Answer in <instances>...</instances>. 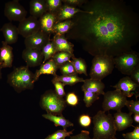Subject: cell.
<instances>
[{
  "label": "cell",
  "mask_w": 139,
  "mask_h": 139,
  "mask_svg": "<svg viewBox=\"0 0 139 139\" xmlns=\"http://www.w3.org/2000/svg\"><path fill=\"white\" fill-rule=\"evenodd\" d=\"M17 27L19 34L25 38L34 34L40 30L38 19L31 15L20 22Z\"/></svg>",
  "instance_id": "cell-9"
},
{
  "label": "cell",
  "mask_w": 139,
  "mask_h": 139,
  "mask_svg": "<svg viewBox=\"0 0 139 139\" xmlns=\"http://www.w3.org/2000/svg\"><path fill=\"white\" fill-rule=\"evenodd\" d=\"M83 7L89 13L76 14L68 38L77 40L94 56L114 57L132 50L139 40V17L122 0L87 1Z\"/></svg>",
  "instance_id": "cell-1"
},
{
  "label": "cell",
  "mask_w": 139,
  "mask_h": 139,
  "mask_svg": "<svg viewBox=\"0 0 139 139\" xmlns=\"http://www.w3.org/2000/svg\"><path fill=\"white\" fill-rule=\"evenodd\" d=\"M83 101L86 107H90L96 100L99 99V95L94 93L84 91Z\"/></svg>",
  "instance_id": "cell-31"
},
{
  "label": "cell",
  "mask_w": 139,
  "mask_h": 139,
  "mask_svg": "<svg viewBox=\"0 0 139 139\" xmlns=\"http://www.w3.org/2000/svg\"><path fill=\"white\" fill-rule=\"evenodd\" d=\"M79 122L82 126L85 127H88L91 123V118L88 115H81L79 117Z\"/></svg>",
  "instance_id": "cell-36"
},
{
  "label": "cell",
  "mask_w": 139,
  "mask_h": 139,
  "mask_svg": "<svg viewBox=\"0 0 139 139\" xmlns=\"http://www.w3.org/2000/svg\"><path fill=\"white\" fill-rule=\"evenodd\" d=\"M50 35L40 30L34 34L25 38V48L41 50L50 40Z\"/></svg>",
  "instance_id": "cell-11"
},
{
  "label": "cell",
  "mask_w": 139,
  "mask_h": 139,
  "mask_svg": "<svg viewBox=\"0 0 139 139\" xmlns=\"http://www.w3.org/2000/svg\"><path fill=\"white\" fill-rule=\"evenodd\" d=\"M102 104L103 111L106 112L110 110L121 111L125 106L127 100L126 97L119 90L116 89L105 92Z\"/></svg>",
  "instance_id": "cell-7"
},
{
  "label": "cell",
  "mask_w": 139,
  "mask_h": 139,
  "mask_svg": "<svg viewBox=\"0 0 139 139\" xmlns=\"http://www.w3.org/2000/svg\"><path fill=\"white\" fill-rule=\"evenodd\" d=\"M44 57L42 64L52 58L57 52L55 45L53 40L52 39L44 46L41 50Z\"/></svg>",
  "instance_id": "cell-25"
},
{
  "label": "cell",
  "mask_w": 139,
  "mask_h": 139,
  "mask_svg": "<svg viewBox=\"0 0 139 139\" xmlns=\"http://www.w3.org/2000/svg\"><path fill=\"white\" fill-rule=\"evenodd\" d=\"M40 105L47 113L56 116L63 115L62 112L66 107L65 101L59 97L55 92L48 91L41 96Z\"/></svg>",
  "instance_id": "cell-6"
},
{
  "label": "cell",
  "mask_w": 139,
  "mask_h": 139,
  "mask_svg": "<svg viewBox=\"0 0 139 139\" xmlns=\"http://www.w3.org/2000/svg\"><path fill=\"white\" fill-rule=\"evenodd\" d=\"M133 131L123 134L122 135L125 139H139V125L134 127Z\"/></svg>",
  "instance_id": "cell-35"
},
{
  "label": "cell",
  "mask_w": 139,
  "mask_h": 139,
  "mask_svg": "<svg viewBox=\"0 0 139 139\" xmlns=\"http://www.w3.org/2000/svg\"><path fill=\"white\" fill-rule=\"evenodd\" d=\"M74 129L68 132L66 130H59L51 135H49L45 139H65L66 137H68L73 134Z\"/></svg>",
  "instance_id": "cell-30"
},
{
  "label": "cell",
  "mask_w": 139,
  "mask_h": 139,
  "mask_svg": "<svg viewBox=\"0 0 139 139\" xmlns=\"http://www.w3.org/2000/svg\"><path fill=\"white\" fill-rule=\"evenodd\" d=\"M22 56L28 67L41 65L44 59L41 50L35 49L25 48L22 52Z\"/></svg>",
  "instance_id": "cell-12"
},
{
  "label": "cell",
  "mask_w": 139,
  "mask_h": 139,
  "mask_svg": "<svg viewBox=\"0 0 139 139\" xmlns=\"http://www.w3.org/2000/svg\"><path fill=\"white\" fill-rule=\"evenodd\" d=\"M125 106L128 109L129 113L132 114H139V101L127 100Z\"/></svg>",
  "instance_id": "cell-32"
},
{
  "label": "cell",
  "mask_w": 139,
  "mask_h": 139,
  "mask_svg": "<svg viewBox=\"0 0 139 139\" xmlns=\"http://www.w3.org/2000/svg\"><path fill=\"white\" fill-rule=\"evenodd\" d=\"M114 66V57L107 55L95 56L90 69V78L101 81L111 73Z\"/></svg>",
  "instance_id": "cell-4"
},
{
  "label": "cell",
  "mask_w": 139,
  "mask_h": 139,
  "mask_svg": "<svg viewBox=\"0 0 139 139\" xmlns=\"http://www.w3.org/2000/svg\"><path fill=\"white\" fill-rule=\"evenodd\" d=\"M99 110L93 117L94 139H113L117 131L114 117L109 113Z\"/></svg>",
  "instance_id": "cell-2"
},
{
  "label": "cell",
  "mask_w": 139,
  "mask_h": 139,
  "mask_svg": "<svg viewBox=\"0 0 139 139\" xmlns=\"http://www.w3.org/2000/svg\"><path fill=\"white\" fill-rule=\"evenodd\" d=\"M57 52H65L74 55V45L69 42L64 35H55L52 39Z\"/></svg>",
  "instance_id": "cell-20"
},
{
  "label": "cell",
  "mask_w": 139,
  "mask_h": 139,
  "mask_svg": "<svg viewBox=\"0 0 139 139\" xmlns=\"http://www.w3.org/2000/svg\"><path fill=\"white\" fill-rule=\"evenodd\" d=\"M71 60L76 71L77 73L84 74L87 76V65L84 59L81 58H76L75 57L72 58Z\"/></svg>",
  "instance_id": "cell-27"
},
{
  "label": "cell",
  "mask_w": 139,
  "mask_h": 139,
  "mask_svg": "<svg viewBox=\"0 0 139 139\" xmlns=\"http://www.w3.org/2000/svg\"><path fill=\"white\" fill-rule=\"evenodd\" d=\"M1 69L0 68V79L2 77V73L1 72Z\"/></svg>",
  "instance_id": "cell-41"
},
{
  "label": "cell",
  "mask_w": 139,
  "mask_h": 139,
  "mask_svg": "<svg viewBox=\"0 0 139 139\" xmlns=\"http://www.w3.org/2000/svg\"><path fill=\"white\" fill-rule=\"evenodd\" d=\"M27 11L18 0H13L6 3L4 14L10 21L19 22L26 18Z\"/></svg>",
  "instance_id": "cell-8"
},
{
  "label": "cell",
  "mask_w": 139,
  "mask_h": 139,
  "mask_svg": "<svg viewBox=\"0 0 139 139\" xmlns=\"http://www.w3.org/2000/svg\"><path fill=\"white\" fill-rule=\"evenodd\" d=\"M0 48V68L11 67L13 60L12 47L4 41L2 42Z\"/></svg>",
  "instance_id": "cell-13"
},
{
  "label": "cell",
  "mask_w": 139,
  "mask_h": 139,
  "mask_svg": "<svg viewBox=\"0 0 139 139\" xmlns=\"http://www.w3.org/2000/svg\"><path fill=\"white\" fill-rule=\"evenodd\" d=\"M82 86V91H86L95 93L98 95H103L105 93L104 90L105 88L104 83L101 81L92 79L84 80Z\"/></svg>",
  "instance_id": "cell-18"
},
{
  "label": "cell",
  "mask_w": 139,
  "mask_h": 139,
  "mask_svg": "<svg viewBox=\"0 0 139 139\" xmlns=\"http://www.w3.org/2000/svg\"><path fill=\"white\" fill-rule=\"evenodd\" d=\"M60 71L63 75H77L75 67L71 61L63 64L59 67Z\"/></svg>",
  "instance_id": "cell-29"
},
{
  "label": "cell",
  "mask_w": 139,
  "mask_h": 139,
  "mask_svg": "<svg viewBox=\"0 0 139 139\" xmlns=\"http://www.w3.org/2000/svg\"><path fill=\"white\" fill-rule=\"evenodd\" d=\"M89 134V131L82 130L80 133L75 136H70V139H94L90 137Z\"/></svg>",
  "instance_id": "cell-38"
},
{
  "label": "cell",
  "mask_w": 139,
  "mask_h": 139,
  "mask_svg": "<svg viewBox=\"0 0 139 139\" xmlns=\"http://www.w3.org/2000/svg\"><path fill=\"white\" fill-rule=\"evenodd\" d=\"M8 44H14L18 41L19 33L18 27L11 22L5 23L0 29Z\"/></svg>",
  "instance_id": "cell-16"
},
{
  "label": "cell",
  "mask_w": 139,
  "mask_h": 139,
  "mask_svg": "<svg viewBox=\"0 0 139 139\" xmlns=\"http://www.w3.org/2000/svg\"><path fill=\"white\" fill-rule=\"evenodd\" d=\"M134 120L135 122L139 123V114H135L134 116Z\"/></svg>",
  "instance_id": "cell-40"
},
{
  "label": "cell",
  "mask_w": 139,
  "mask_h": 139,
  "mask_svg": "<svg viewBox=\"0 0 139 139\" xmlns=\"http://www.w3.org/2000/svg\"><path fill=\"white\" fill-rule=\"evenodd\" d=\"M130 76L131 78L134 82L139 84V65L132 71Z\"/></svg>",
  "instance_id": "cell-39"
},
{
  "label": "cell",
  "mask_w": 139,
  "mask_h": 139,
  "mask_svg": "<svg viewBox=\"0 0 139 139\" xmlns=\"http://www.w3.org/2000/svg\"><path fill=\"white\" fill-rule=\"evenodd\" d=\"M74 57V55L68 53L59 52L56 53L51 58L59 67L66 63L71 61L70 59Z\"/></svg>",
  "instance_id": "cell-26"
},
{
  "label": "cell",
  "mask_w": 139,
  "mask_h": 139,
  "mask_svg": "<svg viewBox=\"0 0 139 139\" xmlns=\"http://www.w3.org/2000/svg\"><path fill=\"white\" fill-rule=\"evenodd\" d=\"M42 116L45 119L53 122L56 127L61 126L63 127V129L66 130L67 127L74 126L73 123L66 119L63 115L57 116L47 113L43 114Z\"/></svg>",
  "instance_id": "cell-22"
},
{
  "label": "cell",
  "mask_w": 139,
  "mask_h": 139,
  "mask_svg": "<svg viewBox=\"0 0 139 139\" xmlns=\"http://www.w3.org/2000/svg\"><path fill=\"white\" fill-rule=\"evenodd\" d=\"M33 74V82L34 83L38 79L40 76L42 74H51L55 76L56 75V72L59 68L58 66L52 58L46 61Z\"/></svg>",
  "instance_id": "cell-17"
},
{
  "label": "cell",
  "mask_w": 139,
  "mask_h": 139,
  "mask_svg": "<svg viewBox=\"0 0 139 139\" xmlns=\"http://www.w3.org/2000/svg\"><path fill=\"white\" fill-rule=\"evenodd\" d=\"M132 115L129 113H127L121 111L114 114V122L117 131H120L131 126L134 127L132 125L133 120Z\"/></svg>",
  "instance_id": "cell-14"
},
{
  "label": "cell",
  "mask_w": 139,
  "mask_h": 139,
  "mask_svg": "<svg viewBox=\"0 0 139 139\" xmlns=\"http://www.w3.org/2000/svg\"><path fill=\"white\" fill-rule=\"evenodd\" d=\"M64 4L75 7L76 6H81L87 1L84 0H62Z\"/></svg>",
  "instance_id": "cell-37"
},
{
  "label": "cell",
  "mask_w": 139,
  "mask_h": 139,
  "mask_svg": "<svg viewBox=\"0 0 139 139\" xmlns=\"http://www.w3.org/2000/svg\"><path fill=\"white\" fill-rule=\"evenodd\" d=\"M114 60L116 67L122 74L128 76L139 65V54L133 50L115 56Z\"/></svg>",
  "instance_id": "cell-5"
},
{
  "label": "cell",
  "mask_w": 139,
  "mask_h": 139,
  "mask_svg": "<svg viewBox=\"0 0 139 139\" xmlns=\"http://www.w3.org/2000/svg\"><path fill=\"white\" fill-rule=\"evenodd\" d=\"M47 12L55 16L62 6L61 0H46Z\"/></svg>",
  "instance_id": "cell-28"
},
{
  "label": "cell",
  "mask_w": 139,
  "mask_h": 139,
  "mask_svg": "<svg viewBox=\"0 0 139 139\" xmlns=\"http://www.w3.org/2000/svg\"><path fill=\"white\" fill-rule=\"evenodd\" d=\"M89 12L88 11L81 10L64 4L62 5L55 16L56 23L68 20L73 17L76 14L78 13Z\"/></svg>",
  "instance_id": "cell-15"
},
{
  "label": "cell",
  "mask_w": 139,
  "mask_h": 139,
  "mask_svg": "<svg viewBox=\"0 0 139 139\" xmlns=\"http://www.w3.org/2000/svg\"><path fill=\"white\" fill-rule=\"evenodd\" d=\"M54 84L55 89V92L60 97L63 98L65 95L64 89L65 85L63 83L58 81H51Z\"/></svg>",
  "instance_id": "cell-33"
},
{
  "label": "cell",
  "mask_w": 139,
  "mask_h": 139,
  "mask_svg": "<svg viewBox=\"0 0 139 139\" xmlns=\"http://www.w3.org/2000/svg\"><path fill=\"white\" fill-rule=\"evenodd\" d=\"M40 30L50 35L53 33L54 26L56 22L55 15L47 12L39 18Z\"/></svg>",
  "instance_id": "cell-19"
},
{
  "label": "cell",
  "mask_w": 139,
  "mask_h": 139,
  "mask_svg": "<svg viewBox=\"0 0 139 139\" xmlns=\"http://www.w3.org/2000/svg\"><path fill=\"white\" fill-rule=\"evenodd\" d=\"M29 7L31 16L37 19L47 12L46 0H31L30 2Z\"/></svg>",
  "instance_id": "cell-21"
},
{
  "label": "cell",
  "mask_w": 139,
  "mask_h": 139,
  "mask_svg": "<svg viewBox=\"0 0 139 139\" xmlns=\"http://www.w3.org/2000/svg\"><path fill=\"white\" fill-rule=\"evenodd\" d=\"M84 80L82 78L79 77L77 75L58 76L56 75L54 76L51 81H58L63 83L65 85H71L78 82H84Z\"/></svg>",
  "instance_id": "cell-23"
},
{
  "label": "cell",
  "mask_w": 139,
  "mask_h": 139,
  "mask_svg": "<svg viewBox=\"0 0 139 139\" xmlns=\"http://www.w3.org/2000/svg\"></svg>",
  "instance_id": "cell-43"
},
{
  "label": "cell",
  "mask_w": 139,
  "mask_h": 139,
  "mask_svg": "<svg viewBox=\"0 0 139 139\" xmlns=\"http://www.w3.org/2000/svg\"><path fill=\"white\" fill-rule=\"evenodd\" d=\"M66 102L67 104L72 106L77 105L79 103V99L77 95L74 92L68 93L66 97Z\"/></svg>",
  "instance_id": "cell-34"
},
{
  "label": "cell",
  "mask_w": 139,
  "mask_h": 139,
  "mask_svg": "<svg viewBox=\"0 0 139 139\" xmlns=\"http://www.w3.org/2000/svg\"><path fill=\"white\" fill-rule=\"evenodd\" d=\"M113 139H117V138L116 137H115Z\"/></svg>",
  "instance_id": "cell-42"
},
{
  "label": "cell",
  "mask_w": 139,
  "mask_h": 139,
  "mask_svg": "<svg viewBox=\"0 0 139 139\" xmlns=\"http://www.w3.org/2000/svg\"><path fill=\"white\" fill-rule=\"evenodd\" d=\"M33 74L27 66L15 68L7 76V82L17 92L33 87Z\"/></svg>",
  "instance_id": "cell-3"
},
{
  "label": "cell",
  "mask_w": 139,
  "mask_h": 139,
  "mask_svg": "<svg viewBox=\"0 0 139 139\" xmlns=\"http://www.w3.org/2000/svg\"><path fill=\"white\" fill-rule=\"evenodd\" d=\"M111 86L121 91L126 97H131L135 95L137 99L139 96V84L134 82L129 76L123 77L116 85Z\"/></svg>",
  "instance_id": "cell-10"
},
{
  "label": "cell",
  "mask_w": 139,
  "mask_h": 139,
  "mask_svg": "<svg viewBox=\"0 0 139 139\" xmlns=\"http://www.w3.org/2000/svg\"><path fill=\"white\" fill-rule=\"evenodd\" d=\"M73 23L72 20H67L56 23L54 25L53 33L55 35H64L67 33L73 26Z\"/></svg>",
  "instance_id": "cell-24"
}]
</instances>
